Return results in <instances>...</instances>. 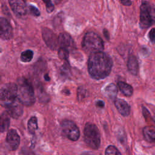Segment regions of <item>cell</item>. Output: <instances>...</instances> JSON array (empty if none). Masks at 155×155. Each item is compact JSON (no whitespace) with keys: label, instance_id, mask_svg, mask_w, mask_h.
Returning a JSON list of instances; mask_svg holds the SVG:
<instances>
[{"label":"cell","instance_id":"cell-1","mask_svg":"<svg viewBox=\"0 0 155 155\" xmlns=\"http://www.w3.org/2000/svg\"><path fill=\"white\" fill-rule=\"evenodd\" d=\"M113 62L111 58L102 51L91 53L88 61V70L91 78L102 79L111 72Z\"/></svg>","mask_w":155,"mask_h":155},{"label":"cell","instance_id":"cell-2","mask_svg":"<svg viewBox=\"0 0 155 155\" xmlns=\"http://www.w3.org/2000/svg\"><path fill=\"white\" fill-rule=\"evenodd\" d=\"M16 94L18 100L25 106H31L35 102V96L33 88L28 80L24 78L18 79Z\"/></svg>","mask_w":155,"mask_h":155},{"label":"cell","instance_id":"cell-3","mask_svg":"<svg viewBox=\"0 0 155 155\" xmlns=\"http://www.w3.org/2000/svg\"><path fill=\"white\" fill-rule=\"evenodd\" d=\"M82 46L83 49L90 53L102 51L104 42L101 38L93 31L87 32L82 40Z\"/></svg>","mask_w":155,"mask_h":155},{"label":"cell","instance_id":"cell-4","mask_svg":"<svg viewBox=\"0 0 155 155\" xmlns=\"http://www.w3.org/2000/svg\"><path fill=\"white\" fill-rule=\"evenodd\" d=\"M84 137L86 144L93 149H97L101 144V134L97 126L87 123L84 131Z\"/></svg>","mask_w":155,"mask_h":155},{"label":"cell","instance_id":"cell-5","mask_svg":"<svg viewBox=\"0 0 155 155\" xmlns=\"http://www.w3.org/2000/svg\"><path fill=\"white\" fill-rule=\"evenodd\" d=\"M16 85L8 83L4 85L0 90V105L5 108L17 100Z\"/></svg>","mask_w":155,"mask_h":155},{"label":"cell","instance_id":"cell-6","mask_svg":"<svg viewBox=\"0 0 155 155\" xmlns=\"http://www.w3.org/2000/svg\"><path fill=\"white\" fill-rule=\"evenodd\" d=\"M154 22L153 11L151 5L147 2H143L140 7V27L147 28Z\"/></svg>","mask_w":155,"mask_h":155},{"label":"cell","instance_id":"cell-7","mask_svg":"<svg viewBox=\"0 0 155 155\" xmlns=\"http://www.w3.org/2000/svg\"><path fill=\"white\" fill-rule=\"evenodd\" d=\"M63 134L71 140L76 141L80 136V131L75 123L70 120H64L61 124Z\"/></svg>","mask_w":155,"mask_h":155},{"label":"cell","instance_id":"cell-8","mask_svg":"<svg viewBox=\"0 0 155 155\" xmlns=\"http://www.w3.org/2000/svg\"><path fill=\"white\" fill-rule=\"evenodd\" d=\"M9 5L16 16L19 18L27 13V7L25 0H8Z\"/></svg>","mask_w":155,"mask_h":155},{"label":"cell","instance_id":"cell-9","mask_svg":"<svg viewBox=\"0 0 155 155\" xmlns=\"http://www.w3.org/2000/svg\"><path fill=\"white\" fill-rule=\"evenodd\" d=\"M42 38L47 45L52 50H56L58 47V37L50 29H42Z\"/></svg>","mask_w":155,"mask_h":155},{"label":"cell","instance_id":"cell-10","mask_svg":"<svg viewBox=\"0 0 155 155\" xmlns=\"http://www.w3.org/2000/svg\"><path fill=\"white\" fill-rule=\"evenodd\" d=\"M13 36V29L10 22L3 17H0V37L4 40H9Z\"/></svg>","mask_w":155,"mask_h":155},{"label":"cell","instance_id":"cell-11","mask_svg":"<svg viewBox=\"0 0 155 155\" xmlns=\"http://www.w3.org/2000/svg\"><path fill=\"white\" fill-rule=\"evenodd\" d=\"M6 142L12 151H15L18 149L20 143V137L15 130L11 129L8 131L6 136Z\"/></svg>","mask_w":155,"mask_h":155},{"label":"cell","instance_id":"cell-12","mask_svg":"<svg viewBox=\"0 0 155 155\" xmlns=\"http://www.w3.org/2000/svg\"><path fill=\"white\" fill-rule=\"evenodd\" d=\"M22 105H23L17 99L12 105L6 108V111L10 117L14 119H18L20 117L23 113Z\"/></svg>","mask_w":155,"mask_h":155},{"label":"cell","instance_id":"cell-13","mask_svg":"<svg viewBox=\"0 0 155 155\" xmlns=\"http://www.w3.org/2000/svg\"><path fill=\"white\" fill-rule=\"evenodd\" d=\"M58 45L70 51L73 48L74 42L71 36L67 33H62L58 36Z\"/></svg>","mask_w":155,"mask_h":155},{"label":"cell","instance_id":"cell-14","mask_svg":"<svg viewBox=\"0 0 155 155\" xmlns=\"http://www.w3.org/2000/svg\"><path fill=\"white\" fill-rule=\"evenodd\" d=\"M114 105L117 111L124 116H127L130 112V108L128 104L124 99H116L114 101Z\"/></svg>","mask_w":155,"mask_h":155},{"label":"cell","instance_id":"cell-15","mask_svg":"<svg viewBox=\"0 0 155 155\" xmlns=\"http://www.w3.org/2000/svg\"><path fill=\"white\" fill-rule=\"evenodd\" d=\"M10 116L7 113L4 111L0 114V133H3L6 131L10 126Z\"/></svg>","mask_w":155,"mask_h":155},{"label":"cell","instance_id":"cell-16","mask_svg":"<svg viewBox=\"0 0 155 155\" xmlns=\"http://www.w3.org/2000/svg\"><path fill=\"white\" fill-rule=\"evenodd\" d=\"M128 69L131 74L133 75H137L139 70V64L136 58L134 56H130L127 63Z\"/></svg>","mask_w":155,"mask_h":155},{"label":"cell","instance_id":"cell-17","mask_svg":"<svg viewBox=\"0 0 155 155\" xmlns=\"http://www.w3.org/2000/svg\"><path fill=\"white\" fill-rule=\"evenodd\" d=\"M143 137L148 142H153L155 139L154 129L151 127H145L143 130Z\"/></svg>","mask_w":155,"mask_h":155},{"label":"cell","instance_id":"cell-18","mask_svg":"<svg viewBox=\"0 0 155 155\" xmlns=\"http://www.w3.org/2000/svg\"><path fill=\"white\" fill-rule=\"evenodd\" d=\"M118 87L122 93L126 96H131L133 94V87L126 82L120 81L118 82Z\"/></svg>","mask_w":155,"mask_h":155},{"label":"cell","instance_id":"cell-19","mask_svg":"<svg viewBox=\"0 0 155 155\" xmlns=\"http://www.w3.org/2000/svg\"><path fill=\"white\" fill-rule=\"evenodd\" d=\"M105 92L109 98L113 99H114L117 96V88L115 84H110L105 87Z\"/></svg>","mask_w":155,"mask_h":155},{"label":"cell","instance_id":"cell-20","mask_svg":"<svg viewBox=\"0 0 155 155\" xmlns=\"http://www.w3.org/2000/svg\"><path fill=\"white\" fill-rule=\"evenodd\" d=\"M28 131L30 134H34L38 129V119L35 116H32L28 121Z\"/></svg>","mask_w":155,"mask_h":155},{"label":"cell","instance_id":"cell-21","mask_svg":"<svg viewBox=\"0 0 155 155\" xmlns=\"http://www.w3.org/2000/svg\"><path fill=\"white\" fill-rule=\"evenodd\" d=\"M33 57V52L30 50H27L22 52L21 54V60L24 62H28L31 61Z\"/></svg>","mask_w":155,"mask_h":155},{"label":"cell","instance_id":"cell-22","mask_svg":"<svg viewBox=\"0 0 155 155\" xmlns=\"http://www.w3.org/2000/svg\"><path fill=\"white\" fill-rule=\"evenodd\" d=\"M68 53H69V51L68 50L64 48L59 47L58 50V55L61 59L67 61L68 58Z\"/></svg>","mask_w":155,"mask_h":155},{"label":"cell","instance_id":"cell-23","mask_svg":"<svg viewBox=\"0 0 155 155\" xmlns=\"http://www.w3.org/2000/svg\"><path fill=\"white\" fill-rule=\"evenodd\" d=\"M105 154H121L120 152L119 151V150L113 145H110L108 146L105 150Z\"/></svg>","mask_w":155,"mask_h":155},{"label":"cell","instance_id":"cell-24","mask_svg":"<svg viewBox=\"0 0 155 155\" xmlns=\"http://www.w3.org/2000/svg\"><path fill=\"white\" fill-rule=\"evenodd\" d=\"M45 4L46 10L48 13H51L54 9V5L51 2V0H42Z\"/></svg>","mask_w":155,"mask_h":155},{"label":"cell","instance_id":"cell-25","mask_svg":"<svg viewBox=\"0 0 155 155\" xmlns=\"http://www.w3.org/2000/svg\"><path fill=\"white\" fill-rule=\"evenodd\" d=\"M85 94H86V90L84 88L79 87L78 89L77 97H78V99L79 101L84 99V98L85 97Z\"/></svg>","mask_w":155,"mask_h":155},{"label":"cell","instance_id":"cell-26","mask_svg":"<svg viewBox=\"0 0 155 155\" xmlns=\"http://www.w3.org/2000/svg\"><path fill=\"white\" fill-rule=\"evenodd\" d=\"M28 10L30 11V14H31L32 15L35 16H39L40 15V12L39 11V10L35 6L33 5H29L28 7Z\"/></svg>","mask_w":155,"mask_h":155},{"label":"cell","instance_id":"cell-27","mask_svg":"<svg viewBox=\"0 0 155 155\" xmlns=\"http://www.w3.org/2000/svg\"><path fill=\"white\" fill-rule=\"evenodd\" d=\"M154 28H152L150 31L149 32V35H148V36H149V38H150V40L153 43L154 42Z\"/></svg>","mask_w":155,"mask_h":155},{"label":"cell","instance_id":"cell-28","mask_svg":"<svg viewBox=\"0 0 155 155\" xmlns=\"http://www.w3.org/2000/svg\"><path fill=\"white\" fill-rule=\"evenodd\" d=\"M122 4L125 6H130L131 5V1L130 0H120Z\"/></svg>","mask_w":155,"mask_h":155},{"label":"cell","instance_id":"cell-29","mask_svg":"<svg viewBox=\"0 0 155 155\" xmlns=\"http://www.w3.org/2000/svg\"><path fill=\"white\" fill-rule=\"evenodd\" d=\"M96 105L98 107H100V108H103L105 105V104L104 102V101H97L96 102Z\"/></svg>","mask_w":155,"mask_h":155},{"label":"cell","instance_id":"cell-30","mask_svg":"<svg viewBox=\"0 0 155 155\" xmlns=\"http://www.w3.org/2000/svg\"><path fill=\"white\" fill-rule=\"evenodd\" d=\"M44 77H45L44 78H45V81H50V78H49V76H48V74H45Z\"/></svg>","mask_w":155,"mask_h":155},{"label":"cell","instance_id":"cell-31","mask_svg":"<svg viewBox=\"0 0 155 155\" xmlns=\"http://www.w3.org/2000/svg\"><path fill=\"white\" fill-rule=\"evenodd\" d=\"M54 2L56 3V4H58V3H59L62 0H54Z\"/></svg>","mask_w":155,"mask_h":155}]
</instances>
